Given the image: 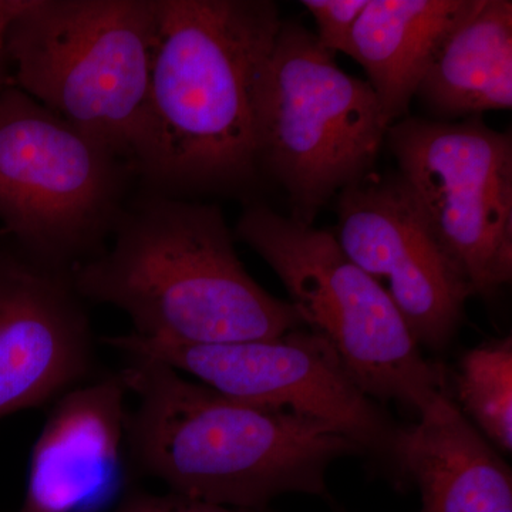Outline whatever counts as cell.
<instances>
[{
    "label": "cell",
    "mask_w": 512,
    "mask_h": 512,
    "mask_svg": "<svg viewBox=\"0 0 512 512\" xmlns=\"http://www.w3.org/2000/svg\"><path fill=\"white\" fill-rule=\"evenodd\" d=\"M458 409L504 453L512 450V339L468 350L456 377Z\"/></svg>",
    "instance_id": "cell-16"
},
{
    "label": "cell",
    "mask_w": 512,
    "mask_h": 512,
    "mask_svg": "<svg viewBox=\"0 0 512 512\" xmlns=\"http://www.w3.org/2000/svg\"><path fill=\"white\" fill-rule=\"evenodd\" d=\"M416 97L439 121L511 109V0H470L434 50Z\"/></svg>",
    "instance_id": "cell-14"
},
{
    "label": "cell",
    "mask_w": 512,
    "mask_h": 512,
    "mask_svg": "<svg viewBox=\"0 0 512 512\" xmlns=\"http://www.w3.org/2000/svg\"><path fill=\"white\" fill-rule=\"evenodd\" d=\"M136 171L126 158L9 84L0 93V234L73 272L109 244Z\"/></svg>",
    "instance_id": "cell-6"
},
{
    "label": "cell",
    "mask_w": 512,
    "mask_h": 512,
    "mask_svg": "<svg viewBox=\"0 0 512 512\" xmlns=\"http://www.w3.org/2000/svg\"><path fill=\"white\" fill-rule=\"evenodd\" d=\"M72 276L84 301L120 309L150 342H245L305 328L291 303L248 274L221 208L177 195L128 200L106 249Z\"/></svg>",
    "instance_id": "cell-3"
},
{
    "label": "cell",
    "mask_w": 512,
    "mask_h": 512,
    "mask_svg": "<svg viewBox=\"0 0 512 512\" xmlns=\"http://www.w3.org/2000/svg\"><path fill=\"white\" fill-rule=\"evenodd\" d=\"M156 25V0H30L5 37L12 83L133 165Z\"/></svg>",
    "instance_id": "cell-4"
},
{
    "label": "cell",
    "mask_w": 512,
    "mask_h": 512,
    "mask_svg": "<svg viewBox=\"0 0 512 512\" xmlns=\"http://www.w3.org/2000/svg\"><path fill=\"white\" fill-rule=\"evenodd\" d=\"M72 274L0 234V419L93 379L92 322Z\"/></svg>",
    "instance_id": "cell-11"
},
{
    "label": "cell",
    "mask_w": 512,
    "mask_h": 512,
    "mask_svg": "<svg viewBox=\"0 0 512 512\" xmlns=\"http://www.w3.org/2000/svg\"><path fill=\"white\" fill-rule=\"evenodd\" d=\"M113 512H238L222 505L205 503L185 495L137 491L127 495Z\"/></svg>",
    "instance_id": "cell-18"
},
{
    "label": "cell",
    "mask_w": 512,
    "mask_h": 512,
    "mask_svg": "<svg viewBox=\"0 0 512 512\" xmlns=\"http://www.w3.org/2000/svg\"><path fill=\"white\" fill-rule=\"evenodd\" d=\"M30 0H0V43L5 45L6 33L28 8Z\"/></svg>",
    "instance_id": "cell-19"
},
{
    "label": "cell",
    "mask_w": 512,
    "mask_h": 512,
    "mask_svg": "<svg viewBox=\"0 0 512 512\" xmlns=\"http://www.w3.org/2000/svg\"><path fill=\"white\" fill-rule=\"evenodd\" d=\"M12 84L8 57H6L5 45L0 43V93Z\"/></svg>",
    "instance_id": "cell-20"
},
{
    "label": "cell",
    "mask_w": 512,
    "mask_h": 512,
    "mask_svg": "<svg viewBox=\"0 0 512 512\" xmlns=\"http://www.w3.org/2000/svg\"><path fill=\"white\" fill-rule=\"evenodd\" d=\"M338 225L340 248L386 291L417 345L446 349L473 292L402 175L373 170L343 188Z\"/></svg>",
    "instance_id": "cell-10"
},
{
    "label": "cell",
    "mask_w": 512,
    "mask_h": 512,
    "mask_svg": "<svg viewBox=\"0 0 512 512\" xmlns=\"http://www.w3.org/2000/svg\"><path fill=\"white\" fill-rule=\"evenodd\" d=\"M402 476L420 512H512L511 467L448 394L404 427Z\"/></svg>",
    "instance_id": "cell-13"
},
{
    "label": "cell",
    "mask_w": 512,
    "mask_h": 512,
    "mask_svg": "<svg viewBox=\"0 0 512 512\" xmlns=\"http://www.w3.org/2000/svg\"><path fill=\"white\" fill-rule=\"evenodd\" d=\"M369 0H302V6L315 20L319 45L329 53L349 49L353 28L366 9Z\"/></svg>",
    "instance_id": "cell-17"
},
{
    "label": "cell",
    "mask_w": 512,
    "mask_h": 512,
    "mask_svg": "<svg viewBox=\"0 0 512 512\" xmlns=\"http://www.w3.org/2000/svg\"><path fill=\"white\" fill-rule=\"evenodd\" d=\"M235 234L274 269L303 326L332 346L370 399L421 416L447 394L443 367L423 356L392 299L332 232L252 204Z\"/></svg>",
    "instance_id": "cell-5"
},
{
    "label": "cell",
    "mask_w": 512,
    "mask_h": 512,
    "mask_svg": "<svg viewBox=\"0 0 512 512\" xmlns=\"http://www.w3.org/2000/svg\"><path fill=\"white\" fill-rule=\"evenodd\" d=\"M146 113L133 167L144 190H235L255 180L256 110L282 22L271 0H156Z\"/></svg>",
    "instance_id": "cell-1"
},
{
    "label": "cell",
    "mask_w": 512,
    "mask_h": 512,
    "mask_svg": "<svg viewBox=\"0 0 512 512\" xmlns=\"http://www.w3.org/2000/svg\"><path fill=\"white\" fill-rule=\"evenodd\" d=\"M137 404L127 414L131 463L170 493L239 510L285 494L328 495L326 476L362 448L320 421L232 399L173 367L127 357Z\"/></svg>",
    "instance_id": "cell-2"
},
{
    "label": "cell",
    "mask_w": 512,
    "mask_h": 512,
    "mask_svg": "<svg viewBox=\"0 0 512 512\" xmlns=\"http://www.w3.org/2000/svg\"><path fill=\"white\" fill-rule=\"evenodd\" d=\"M397 173L413 191L473 295L512 279V137L481 117H404L387 128Z\"/></svg>",
    "instance_id": "cell-9"
},
{
    "label": "cell",
    "mask_w": 512,
    "mask_h": 512,
    "mask_svg": "<svg viewBox=\"0 0 512 512\" xmlns=\"http://www.w3.org/2000/svg\"><path fill=\"white\" fill-rule=\"evenodd\" d=\"M470 0H369L346 55L367 74L384 124L406 117L434 50Z\"/></svg>",
    "instance_id": "cell-15"
},
{
    "label": "cell",
    "mask_w": 512,
    "mask_h": 512,
    "mask_svg": "<svg viewBox=\"0 0 512 512\" xmlns=\"http://www.w3.org/2000/svg\"><path fill=\"white\" fill-rule=\"evenodd\" d=\"M128 393L120 370L56 400L33 446L19 512H89L116 493L127 451Z\"/></svg>",
    "instance_id": "cell-12"
},
{
    "label": "cell",
    "mask_w": 512,
    "mask_h": 512,
    "mask_svg": "<svg viewBox=\"0 0 512 512\" xmlns=\"http://www.w3.org/2000/svg\"><path fill=\"white\" fill-rule=\"evenodd\" d=\"M103 342L127 357L187 373L232 399L320 421L403 481L404 427L357 386L332 346L308 328L275 339L211 345L150 342L133 333Z\"/></svg>",
    "instance_id": "cell-8"
},
{
    "label": "cell",
    "mask_w": 512,
    "mask_h": 512,
    "mask_svg": "<svg viewBox=\"0 0 512 512\" xmlns=\"http://www.w3.org/2000/svg\"><path fill=\"white\" fill-rule=\"evenodd\" d=\"M386 133L369 83L343 72L311 30L282 22L259 92L256 164L284 188L289 217L313 225L373 171Z\"/></svg>",
    "instance_id": "cell-7"
}]
</instances>
